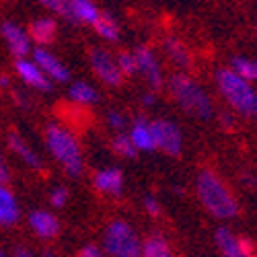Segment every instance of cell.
Here are the masks:
<instances>
[{
	"label": "cell",
	"instance_id": "21",
	"mask_svg": "<svg viewBox=\"0 0 257 257\" xmlns=\"http://www.w3.org/2000/svg\"><path fill=\"white\" fill-rule=\"evenodd\" d=\"M93 29L107 41H117L119 39V27L115 23V19L109 15V13H103L97 17V21L93 23Z\"/></svg>",
	"mask_w": 257,
	"mask_h": 257
},
{
	"label": "cell",
	"instance_id": "2",
	"mask_svg": "<svg viewBox=\"0 0 257 257\" xmlns=\"http://www.w3.org/2000/svg\"><path fill=\"white\" fill-rule=\"evenodd\" d=\"M216 84L226 103L241 115H255L257 113V93L251 82L239 76L232 68H222L216 72Z\"/></svg>",
	"mask_w": 257,
	"mask_h": 257
},
{
	"label": "cell",
	"instance_id": "39",
	"mask_svg": "<svg viewBox=\"0 0 257 257\" xmlns=\"http://www.w3.org/2000/svg\"><path fill=\"white\" fill-rule=\"evenodd\" d=\"M0 257H5V255H3V251H0Z\"/></svg>",
	"mask_w": 257,
	"mask_h": 257
},
{
	"label": "cell",
	"instance_id": "15",
	"mask_svg": "<svg viewBox=\"0 0 257 257\" xmlns=\"http://www.w3.org/2000/svg\"><path fill=\"white\" fill-rule=\"evenodd\" d=\"M130 140L134 142V146L138 148V151H155L157 148L155 138H153V130H151V121L144 119V117L134 119Z\"/></svg>",
	"mask_w": 257,
	"mask_h": 257
},
{
	"label": "cell",
	"instance_id": "8",
	"mask_svg": "<svg viewBox=\"0 0 257 257\" xmlns=\"http://www.w3.org/2000/svg\"><path fill=\"white\" fill-rule=\"evenodd\" d=\"M134 58H136V66H138V72L144 76V80L151 84L153 91H159L163 87V72H161V66H159V60L155 56V52L146 46H138L134 52Z\"/></svg>",
	"mask_w": 257,
	"mask_h": 257
},
{
	"label": "cell",
	"instance_id": "26",
	"mask_svg": "<svg viewBox=\"0 0 257 257\" xmlns=\"http://www.w3.org/2000/svg\"><path fill=\"white\" fill-rule=\"evenodd\" d=\"M41 7H46L48 11H54L56 15L64 17L72 23V11H70V0H37Z\"/></svg>",
	"mask_w": 257,
	"mask_h": 257
},
{
	"label": "cell",
	"instance_id": "3",
	"mask_svg": "<svg viewBox=\"0 0 257 257\" xmlns=\"http://www.w3.org/2000/svg\"><path fill=\"white\" fill-rule=\"evenodd\" d=\"M169 91H171V95H173V99L177 101V105L187 115L200 117V119L212 117V101H210L208 93L196 80H191L187 74L179 72L175 76H171Z\"/></svg>",
	"mask_w": 257,
	"mask_h": 257
},
{
	"label": "cell",
	"instance_id": "6",
	"mask_svg": "<svg viewBox=\"0 0 257 257\" xmlns=\"http://www.w3.org/2000/svg\"><path fill=\"white\" fill-rule=\"evenodd\" d=\"M151 130H153V138L157 148H161L163 153L171 155V157H179L181 148H183V136L181 130L175 121L171 119H155L151 121Z\"/></svg>",
	"mask_w": 257,
	"mask_h": 257
},
{
	"label": "cell",
	"instance_id": "17",
	"mask_svg": "<svg viewBox=\"0 0 257 257\" xmlns=\"http://www.w3.org/2000/svg\"><path fill=\"white\" fill-rule=\"evenodd\" d=\"M56 21L50 19V17H41V19H35L31 27H29V37L35 41V44H41V46H46V44H52L54 37H56Z\"/></svg>",
	"mask_w": 257,
	"mask_h": 257
},
{
	"label": "cell",
	"instance_id": "38",
	"mask_svg": "<svg viewBox=\"0 0 257 257\" xmlns=\"http://www.w3.org/2000/svg\"><path fill=\"white\" fill-rule=\"evenodd\" d=\"M44 257H56V253L50 251V249H46V251H44Z\"/></svg>",
	"mask_w": 257,
	"mask_h": 257
},
{
	"label": "cell",
	"instance_id": "34",
	"mask_svg": "<svg viewBox=\"0 0 257 257\" xmlns=\"http://www.w3.org/2000/svg\"><path fill=\"white\" fill-rule=\"evenodd\" d=\"M243 183L249 185V187H255V185H257V179L251 177V173H243Z\"/></svg>",
	"mask_w": 257,
	"mask_h": 257
},
{
	"label": "cell",
	"instance_id": "11",
	"mask_svg": "<svg viewBox=\"0 0 257 257\" xmlns=\"http://www.w3.org/2000/svg\"><path fill=\"white\" fill-rule=\"evenodd\" d=\"M0 33H3L7 46L11 50V54L15 58H25L31 50V41H29V33H25L23 29H21L19 25L11 23V21H7V23L0 25Z\"/></svg>",
	"mask_w": 257,
	"mask_h": 257
},
{
	"label": "cell",
	"instance_id": "33",
	"mask_svg": "<svg viewBox=\"0 0 257 257\" xmlns=\"http://www.w3.org/2000/svg\"><path fill=\"white\" fill-rule=\"evenodd\" d=\"M15 257H35L31 251H27L25 247H17L15 249Z\"/></svg>",
	"mask_w": 257,
	"mask_h": 257
},
{
	"label": "cell",
	"instance_id": "30",
	"mask_svg": "<svg viewBox=\"0 0 257 257\" xmlns=\"http://www.w3.org/2000/svg\"><path fill=\"white\" fill-rule=\"evenodd\" d=\"M144 208H146V212L151 214V216H159V214H161L159 202H157L155 198H146V200H144Z\"/></svg>",
	"mask_w": 257,
	"mask_h": 257
},
{
	"label": "cell",
	"instance_id": "14",
	"mask_svg": "<svg viewBox=\"0 0 257 257\" xmlns=\"http://www.w3.org/2000/svg\"><path fill=\"white\" fill-rule=\"evenodd\" d=\"M95 187L103 194H111V196H119L121 187H123V177L117 169H103L99 173H95L93 179Z\"/></svg>",
	"mask_w": 257,
	"mask_h": 257
},
{
	"label": "cell",
	"instance_id": "1",
	"mask_svg": "<svg viewBox=\"0 0 257 257\" xmlns=\"http://www.w3.org/2000/svg\"><path fill=\"white\" fill-rule=\"evenodd\" d=\"M196 189H198V198L204 204V208L214 214L216 218L228 220L234 218L239 212L237 200L228 191V187L224 185V181L214 173V171H202L196 179Z\"/></svg>",
	"mask_w": 257,
	"mask_h": 257
},
{
	"label": "cell",
	"instance_id": "19",
	"mask_svg": "<svg viewBox=\"0 0 257 257\" xmlns=\"http://www.w3.org/2000/svg\"><path fill=\"white\" fill-rule=\"evenodd\" d=\"M70 11H72V23H89L93 25L101 11L93 5V0H70Z\"/></svg>",
	"mask_w": 257,
	"mask_h": 257
},
{
	"label": "cell",
	"instance_id": "25",
	"mask_svg": "<svg viewBox=\"0 0 257 257\" xmlns=\"http://www.w3.org/2000/svg\"><path fill=\"white\" fill-rule=\"evenodd\" d=\"M111 146H113V151H115L117 155H121V157H125V159H136V155H138V148L134 146V142L130 140V136L117 134V136L113 138Z\"/></svg>",
	"mask_w": 257,
	"mask_h": 257
},
{
	"label": "cell",
	"instance_id": "28",
	"mask_svg": "<svg viewBox=\"0 0 257 257\" xmlns=\"http://www.w3.org/2000/svg\"><path fill=\"white\" fill-rule=\"evenodd\" d=\"M107 121H109V125L115 127V130H123L125 123H127L125 115L119 113V111H109V113H107Z\"/></svg>",
	"mask_w": 257,
	"mask_h": 257
},
{
	"label": "cell",
	"instance_id": "9",
	"mask_svg": "<svg viewBox=\"0 0 257 257\" xmlns=\"http://www.w3.org/2000/svg\"><path fill=\"white\" fill-rule=\"evenodd\" d=\"M216 245L224 257H257L253 243L249 239L237 237L228 228H218L216 230Z\"/></svg>",
	"mask_w": 257,
	"mask_h": 257
},
{
	"label": "cell",
	"instance_id": "10",
	"mask_svg": "<svg viewBox=\"0 0 257 257\" xmlns=\"http://www.w3.org/2000/svg\"><path fill=\"white\" fill-rule=\"evenodd\" d=\"M15 70L17 74L23 78L29 87L41 91V93H50L52 91V78L41 70L35 62H29L25 58H17V64H15Z\"/></svg>",
	"mask_w": 257,
	"mask_h": 257
},
{
	"label": "cell",
	"instance_id": "13",
	"mask_svg": "<svg viewBox=\"0 0 257 257\" xmlns=\"http://www.w3.org/2000/svg\"><path fill=\"white\" fill-rule=\"evenodd\" d=\"M163 50H165L167 58L173 62L177 68L187 70L191 66V54H189V50L185 48V44H183L179 37H165Z\"/></svg>",
	"mask_w": 257,
	"mask_h": 257
},
{
	"label": "cell",
	"instance_id": "31",
	"mask_svg": "<svg viewBox=\"0 0 257 257\" xmlns=\"http://www.w3.org/2000/svg\"><path fill=\"white\" fill-rule=\"evenodd\" d=\"M78 257H103V255H101V251H99L97 247H93V245H87V247H82V249H80Z\"/></svg>",
	"mask_w": 257,
	"mask_h": 257
},
{
	"label": "cell",
	"instance_id": "35",
	"mask_svg": "<svg viewBox=\"0 0 257 257\" xmlns=\"http://www.w3.org/2000/svg\"><path fill=\"white\" fill-rule=\"evenodd\" d=\"M220 121L224 123V127H232V123H234L232 115H228V113H222V115H220Z\"/></svg>",
	"mask_w": 257,
	"mask_h": 257
},
{
	"label": "cell",
	"instance_id": "20",
	"mask_svg": "<svg viewBox=\"0 0 257 257\" xmlns=\"http://www.w3.org/2000/svg\"><path fill=\"white\" fill-rule=\"evenodd\" d=\"M9 146L13 148V151L23 159L29 167H33V169H44V163H41V159L31 151V148L25 144V140L21 138L19 134H15V132H11L9 134Z\"/></svg>",
	"mask_w": 257,
	"mask_h": 257
},
{
	"label": "cell",
	"instance_id": "36",
	"mask_svg": "<svg viewBox=\"0 0 257 257\" xmlns=\"http://www.w3.org/2000/svg\"><path fill=\"white\" fill-rule=\"evenodd\" d=\"M155 101H157L155 93H146V95L142 97V103H144V105H155Z\"/></svg>",
	"mask_w": 257,
	"mask_h": 257
},
{
	"label": "cell",
	"instance_id": "22",
	"mask_svg": "<svg viewBox=\"0 0 257 257\" xmlns=\"http://www.w3.org/2000/svg\"><path fill=\"white\" fill-rule=\"evenodd\" d=\"M142 257H173V255H171V249H169L165 237L153 234V237H148L142 245Z\"/></svg>",
	"mask_w": 257,
	"mask_h": 257
},
{
	"label": "cell",
	"instance_id": "24",
	"mask_svg": "<svg viewBox=\"0 0 257 257\" xmlns=\"http://www.w3.org/2000/svg\"><path fill=\"white\" fill-rule=\"evenodd\" d=\"M70 99L76 101L78 105H91L99 97H97V91L91 87L89 82H74L70 87Z\"/></svg>",
	"mask_w": 257,
	"mask_h": 257
},
{
	"label": "cell",
	"instance_id": "5",
	"mask_svg": "<svg viewBox=\"0 0 257 257\" xmlns=\"http://www.w3.org/2000/svg\"><path fill=\"white\" fill-rule=\"evenodd\" d=\"M103 247L111 257H142V243L125 220H113L103 234Z\"/></svg>",
	"mask_w": 257,
	"mask_h": 257
},
{
	"label": "cell",
	"instance_id": "18",
	"mask_svg": "<svg viewBox=\"0 0 257 257\" xmlns=\"http://www.w3.org/2000/svg\"><path fill=\"white\" fill-rule=\"evenodd\" d=\"M19 220V208H17V200L13 198L11 191L0 183V224L3 226H11Z\"/></svg>",
	"mask_w": 257,
	"mask_h": 257
},
{
	"label": "cell",
	"instance_id": "29",
	"mask_svg": "<svg viewBox=\"0 0 257 257\" xmlns=\"http://www.w3.org/2000/svg\"><path fill=\"white\" fill-rule=\"evenodd\" d=\"M66 200H68V191L64 189V187H58V189H54V191H52L50 202H52V206H54V208H62L64 204H66Z\"/></svg>",
	"mask_w": 257,
	"mask_h": 257
},
{
	"label": "cell",
	"instance_id": "4",
	"mask_svg": "<svg viewBox=\"0 0 257 257\" xmlns=\"http://www.w3.org/2000/svg\"><path fill=\"white\" fill-rule=\"evenodd\" d=\"M46 142L50 153L56 157V161L62 165L70 177H78L84 171V161L82 153L78 148L76 138L62 125H48L46 130Z\"/></svg>",
	"mask_w": 257,
	"mask_h": 257
},
{
	"label": "cell",
	"instance_id": "37",
	"mask_svg": "<svg viewBox=\"0 0 257 257\" xmlns=\"http://www.w3.org/2000/svg\"><path fill=\"white\" fill-rule=\"evenodd\" d=\"M0 84H3V87H9V76H0Z\"/></svg>",
	"mask_w": 257,
	"mask_h": 257
},
{
	"label": "cell",
	"instance_id": "27",
	"mask_svg": "<svg viewBox=\"0 0 257 257\" xmlns=\"http://www.w3.org/2000/svg\"><path fill=\"white\" fill-rule=\"evenodd\" d=\"M115 62H117V66H119V70H121L123 76H134V74L138 72L136 58H134L132 52H121V54L115 58Z\"/></svg>",
	"mask_w": 257,
	"mask_h": 257
},
{
	"label": "cell",
	"instance_id": "16",
	"mask_svg": "<svg viewBox=\"0 0 257 257\" xmlns=\"http://www.w3.org/2000/svg\"><path fill=\"white\" fill-rule=\"evenodd\" d=\"M29 224L41 239H54L58 234V230H60V224H58L56 216H52L50 212H41V210L31 214Z\"/></svg>",
	"mask_w": 257,
	"mask_h": 257
},
{
	"label": "cell",
	"instance_id": "7",
	"mask_svg": "<svg viewBox=\"0 0 257 257\" xmlns=\"http://www.w3.org/2000/svg\"><path fill=\"white\" fill-rule=\"evenodd\" d=\"M91 68L105 84H109V87H119L123 80V74L117 66L115 58L101 48L91 50Z\"/></svg>",
	"mask_w": 257,
	"mask_h": 257
},
{
	"label": "cell",
	"instance_id": "32",
	"mask_svg": "<svg viewBox=\"0 0 257 257\" xmlns=\"http://www.w3.org/2000/svg\"><path fill=\"white\" fill-rule=\"evenodd\" d=\"M9 181V169L5 165V161L0 159V183H7Z\"/></svg>",
	"mask_w": 257,
	"mask_h": 257
},
{
	"label": "cell",
	"instance_id": "12",
	"mask_svg": "<svg viewBox=\"0 0 257 257\" xmlns=\"http://www.w3.org/2000/svg\"><path fill=\"white\" fill-rule=\"evenodd\" d=\"M33 62L37 64V66L44 70L52 80H58V82H66L68 78H70V72H68V68L64 66V64L54 56V54H50V52H46V50H41V48H37L35 52H33Z\"/></svg>",
	"mask_w": 257,
	"mask_h": 257
},
{
	"label": "cell",
	"instance_id": "40",
	"mask_svg": "<svg viewBox=\"0 0 257 257\" xmlns=\"http://www.w3.org/2000/svg\"><path fill=\"white\" fill-rule=\"evenodd\" d=\"M255 115H257V113H255Z\"/></svg>",
	"mask_w": 257,
	"mask_h": 257
},
{
	"label": "cell",
	"instance_id": "23",
	"mask_svg": "<svg viewBox=\"0 0 257 257\" xmlns=\"http://www.w3.org/2000/svg\"><path fill=\"white\" fill-rule=\"evenodd\" d=\"M230 68L237 72L239 76L251 80H257V60L253 58H243V56H234L230 60Z\"/></svg>",
	"mask_w": 257,
	"mask_h": 257
}]
</instances>
